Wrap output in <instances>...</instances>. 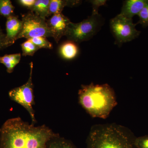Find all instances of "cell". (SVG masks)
<instances>
[{"label":"cell","mask_w":148,"mask_h":148,"mask_svg":"<svg viewBox=\"0 0 148 148\" xmlns=\"http://www.w3.org/2000/svg\"><path fill=\"white\" fill-rule=\"evenodd\" d=\"M59 135L45 125L35 126L14 118L0 128V148H47L48 142Z\"/></svg>","instance_id":"cell-1"},{"label":"cell","mask_w":148,"mask_h":148,"mask_svg":"<svg viewBox=\"0 0 148 148\" xmlns=\"http://www.w3.org/2000/svg\"><path fill=\"white\" fill-rule=\"evenodd\" d=\"M79 103L92 118L106 119L117 105L114 90L107 84L82 85Z\"/></svg>","instance_id":"cell-2"},{"label":"cell","mask_w":148,"mask_h":148,"mask_svg":"<svg viewBox=\"0 0 148 148\" xmlns=\"http://www.w3.org/2000/svg\"><path fill=\"white\" fill-rule=\"evenodd\" d=\"M135 138L131 131L120 125H95L88 136L86 148H136Z\"/></svg>","instance_id":"cell-3"},{"label":"cell","mask_w":148,"mask_h":148,"mask_svg":"<svg viewBox=\"0 0 148 148\" xmlns=\"http://www.w3.org/2000/svg\"><path fill=\"white\" fill-rule=\"evenodd\" d=\"M101 26V16L91 15L78 23L71 22L69 24L66 36L69 40L80 43L92 38Z\"/></svg>","instance_id":"cell-4"},{"label":"cell","mask_w":148,"mask_h":148,"mask_svg":"<svg viewBox=\"0 0 148 148\" xmlns=\"http://www.w3.org/2000/svg\"><path fill=\"white\" fill-rule=\"evenodd\" d=\"M21 16L22 28L17 40L21 38L28 40L39 37H52L46 19L38 16L31 11Z\"/></svg>","instance_id":"cell-5"},{"label":"cell","mask_w":148,"mask_h":148,"mask_svg":"<svg viewBox=\"0 0 148 148\" xmlns=\"http://www.w3.org/2000/svg\"><path fill=\"white\" fill-rule=\"evenodd\" d=\"M30 73L29 79L26 83L19 87L15 88L9 92L10 98L12 101L21 105L26 109L30 114L32 120V124L36 123L33 106L35 105L34 93V85L32 82L33 63L30 64Z\"/></svg>","instance_id":"cell-6"},{"label":"cell","mask_w":148,"mask_h":148,"mask_svg":"<svg viewBox=\"0 0 148 148\" xmlns=\"http://www.w3.org/2000/svg\"><path fill=\"white\" fill-rule=\"evenodd\" d=\"M132 19L118 14L110 21V27L116 41L121 44L135 39L140 34Z\"/></svg>","instance_id":"cell-7"},{"label":"cell","mask_w":148,"mask_h":148,"mask_svg":"<svg viewBox=\"0 0 148 148\" xmlns=\"http://www.w3.org/2000/svg\"><path fill=\"white\" fill-rule=\"evenodd\" d=\"M47 22L52 37L58 43L61 38L66 35L69 24L71 21L61 13L53 14Z\"/></svg>","instance_id":"cell-8"},{"label":"cell","mask_w":148,"mask_h":148,"mask_svg":"<svg viewBox=\"0 0 148 148\" xmlns=\"http://www.w3.org/2000/svg\"><path fill=\"white\" fill-rule=\"evenodd\" d=\"M22 28V21L18 16L13 15L7 18L6 22V40L8 47L13 45Z\"/></svg>","instance_id":"cell-9"},{"label":"cell","mask_w":148,"mask_h":148,"mask_svg":"<svg viewBox=\"0 0 148 148\" xmlns=\"http://www.w3.org/2000/svg\"><path fill=\"white\" fill-rule=\"evenodd\" d=\"M148 3V0H127L123 2L120 14L129 19L138 15Z\"/></svg>","instance_id":"cell-10"},{"label":"cell","mask_w":148,"mask_h":148,"mask_svg":"<svg viewBox=\"0 0 148 148\" xmlns=\"http://www.w3.org/2000/svg\"><path fill=\"white\" fill-rule=\"evenodd\" d=\"M78 47L76 43L69 40L62 44L59 47V54L66 60H72L78 54Z\"/></svg>","instance_id":"cell-11"},{"label":"cell","mask_w":148,"mask_h":148,"mask_svg":"<svg viewBox=\"0 0 148 148\" xmlns=\"http://www.w3.org/2000/svg\"><path fill=\"white\" fill-rule=\"evenodd\" d=\"M79 1L50 0L49 11L50 15L62 13L66 6H73L78 4Z\"/></svg>","instance_id":"cell-12"},{"label":"cell","mask_w":148,"mask_h":148,"mask_svg":"<svg viewBox=\"0 0 148 148\" xmlns=\"http://www.w3.org/2000/svg\"><path fill=\"white\" fill-rule=\"evenodd\" d=\"M50 0H36L31 11L43 19L50 15L49 11Z\"/></svg>","instance_id":"cell-13"},{"label":"cell","mask_w":148,"mask_h":148,"mask_svg":"<svg viewBox=\"0 0 148 148\" xmlns=\"http://www.w3.org/2000/svg\"><path fill=\"white\" fill-rule=\"evenodd\" d=\"M21 58L20 53L5 54L1 57V64L5 66L7 72L9 73H11L13 72L15 66L19 63Z\"/></svg>","instance_id":"cell-14"},{"label":"cell","mask_w":148,"mask_h":148,"mask_svg":"<svg viewBox=\"0 0 148 148\" xmlns=\"http://www.w3.org/2000/svg\"><path fill=\"white\" fill-rule=\"evenodd\" d=\"M47 148H77L70 140L60 135L49 140L47 145Z\"/></svg>","instance_id":"cell-15"},{"label":"cell","mask_w":148,"mask_h":148,"mask_svg":"<svg viewBox=\"0 0 148 148\" xmlns=\"http://www.w3.org/2000/svg\"><path fill=\"white\" fill-rule=\"evenodd\" d=\"M14 7L10 0H0V15L8 18L14 15Z\"/></svg>","instance_id":"cell-16"},{"label":"cell","mask_w":148,"mask_h":148,"mask_svg":"<svg viewBox=\"0 0 148 148\" xmlns=\"http://www.w3.org/2000/svg\"><path fill=\"white\" fill-rule=\"evenodd\" d=\"M21 46L23 56H33L39 49L30 39L27 40L21 44Z\"/></svg>","instance_id":"cell-17"},{"label":"cell","mask_w":148,"mask_h":148,"mask_svg":"<svg viewBox=\"0 0 148 148\" xmlns=\"http://www.w3.org/2000/svg\"><path fill=\"white\" fill-rule=\"evenodd\" d=\"M31 41L39 49L45 48L47 49H53V45L46 37H39L30 39Z\"/></svg>","instance_id":"cell-18"},{"label":"cell","mask_w":148,"mask_h":148,"mask_svg":"<svg viewBox=\"0 0 148 148\" xmlns=\"http://www.w3.org/2000/svg\"><path fill=\"white\" fill-rule=\"evenodd\" d=\"M139 17L138 23L142 24L144 27L148 26V3L138 14Z\"/></svg>","instance_id":"cell-19"},{"label":"cell","mask_w":148,"mask_h":148,"mask_svg":"<svg viewBox=\"0 0 148 148\" xmlns=\"http://www.w3.org/2000/svg\"><path fill=\"white\" fill-rule=\"evenodd\" d=\"M135 145L136 148H148V135L136 137Z\"/></svg>","instance_id":"cell-20"},{"label":"cell","mask_w":148,"mask_h":148,"mask_svg":"<svg viewBox=\"0 0 148 148\" xmlns=\"http://www.w3.org/2000/svg\"><path fill=\"white\" fill-rule=\"evenodd\" d=\"M106 1L103 0H94L90 1L92 5V15H98V8L101 6L105 5L106 3Z\"/></svg>","instance_id":"cell-21"},{"label":"cell","mask_w":148,"mask_h":148,"mask_svg":"<svg viewBox=\"0 0 148 148\" xmlns=\"http://www.w3.org/2000/svg\"><path fill=\"white\" fill-rule=\"evenodd\" d=\"M16 2L20 5L30 10L34 5L36 0H18Z\"/></svg>","instance_id":"cell-22"},{"label":"cell","mask_w":148,"mask_h":148,"mask_svg":"<svg viewBox=\"0 0 148 148\" xmlns=\"http://www.w3.org/2000/svg\"><path fill=\"white\" fill-rule=\"evenodd\" d=\"M8 47L6 40V35L4 34L0 26V50Z\"/></svg>","instance_id":"cell-23"},{"label":"cell","mask_w":148,"mask_h":148,"mask_svg":"<svg viewBox=\"0 0 148 148\" xmlns=\"http://www.w3.org/2000/svg\"><path fill=\"white\" fill-rule=\"evenodd\" d=\"M0 63L1 64V57H0Z\"/></svg>","instance_id":"cell-24"}]
</instances>
